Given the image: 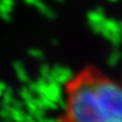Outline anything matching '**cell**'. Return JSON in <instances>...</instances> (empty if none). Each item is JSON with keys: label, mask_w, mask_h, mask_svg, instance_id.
<instances>
[{"label": "cell", "mask_w": 122, "mask_h": 122, "mask_svg": "<svg viewBox=\"0 0 122 122\" xmlns=\"http://www.w3.org/2000/svg\"><path fill=\"white\" fill-rule=\"evenodd\" d=\"M60 122H122V84L86 66L64 87Z\"/></svg>", "instance_id": "cell-1"}]
</instances>
